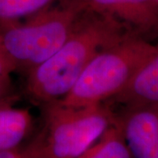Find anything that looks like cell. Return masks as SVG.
Wrapping results in <instances>:
<instances>
[{
  "mask_svg": "<svg viewBox=\"0 0 158 158\" xmlns=\"http://www.w3.org/2000/svg\"><path fill=\"white\" fill-rule=\"evenodd\" d=\"M129 34L134 33L112 18L82 10L60 49L26 74V95L40 106L62 99L99 51Z\"/></svg>",
  "mask_w": 158,
  "mask_h": 158,
  "instance_id": "6da1fadb",
  "label": "cell"
},
{
  "mask_svg": "<svg viewBox=\"0 0 158 158\" xmlns=\"http://www.w3.org/2000/svg\"><path fill=\"white\" fill-rule=\"evenodd\" d=\"M156 49L148 40L129 34L100 50L59 101L69 106L107 102L124 89Z\"/></svg>",
  "mask_w": 158,
  "mask_h": 158,
  "instance_id": "7a4b0ae2",
  "label": "cell"
},
{
  "mask_svg": "<svg viewBox=\"0 0 158 158\" xmlns=\"http://www.w3.org/2000/svg\"><path fill=\"white\" fill-rule=\"evenodd\" d=\"M81 11L66 1L24 22L0 23L2 42L16 71L28 73L56 54L71 34Z\"/></svg>",
  "mask_w": 158,
  "mask_h": 158,
  "instance_id": "3957f363",
  "label": "cell"
},
{
  "mask_svg": "<svg viewBox=\"0 0 158 158\" xmlns=\"http://www.w3.org/2000/svg\"><path fill=\"white\" fill-rule=\"evenodd\" d=\"M43 127L39 133L49 158H77L116 121L108 102L69 106L55 101L41 106Z\"/></svg>",
  "mask_w": 158,
  "mask_h": 158,
  "instance_id": "277c9868",
  "label": "cell"
},
{
  "mask_svg": "<svg viewBox=\"0 0 158 158\" xmlns=\"http://www.w3.org/2000/svg\"><path fill=\"white\" fill-rule=\"evenodd\" d=\"M82 10L112 18L148 40L158 38L156 0H67Z\"/></svg>",
  "mask_w": 158,
  "mask_h": 158,
  "instance_id": "5b68a950",
  "label": "cell"
},
{
  "mask_svg": "<svg viewBox=\"0 0 158 158\" xmlns=\"http://www.w3.org/2000/svg\"><path fill=\"white\" fill-rule=\"evenodd\" d=\"M116 119L133 158H158V105L124 108Z\"/></svg>",
  "mask_w": 158,
  "mask_h": 158,
  "instance_id": "8992f818",
  "label": "cell"
},
{
  "mask_svg": "<svg viewBox=\"0 0 158 158\" xmlns=\"http://www.w3.org/2000/svg\"><path fill=\"white\" fill-rule=\"evenodd\" d=\"M107 102L124 108L158 105V43L152 56L127 86Z\"/></svg>",
  "mask_w": 158,
  "mask_h": 158,
  "instance_id": "52a82bcc",
  "label": "cell"
},
{
  "mask_svg": "<svg viewBox=\"0 0 158 158\" xmlns=\"http://www.w3.org/2000/svg\"><path fill=\"white\" fill-rule=\"evenodd\" d=\"M15 95L0 103V152L22 145L34 127L33 114L27 108L15 106Z\"/></svg>",
  "mask_w": 158,
  "mask_h": 158,
  "instance_id": "ba28073f",
  "label": "cell"
},
{
  "mask_svg": "<svg viewBox=\"0 0 158 158\" xmlns=\"http://www.w3.org/2000/svg\"><path fill=\"white\" fill-rule=\"evenodd\" d=\"M77 158H133L117 119L103 135Z\"/></svg>",
  "mask_w": 158,
  "mask_h": 158,
  "instance_id": "9c48e42d",
  "label": "cell"
},
{
  "mask_svg": "<svg viewBox=\"0 0 158 158\" xmlns=\"http://www.w3.org/2000/svg\"><path fill=\"white\" fill-rule=\"evenodd\" d=\"M55 0H0V23L19 21L49 8Z\"/></svg>",
  "mask_w": 158,
  "mask_h": 158,
  "instance_id": "30bf717a",
  "label": "cell"
},
{
  "mask_svg": "<svg viewBox=\"0 0 158 158\" xmlns=\"http://www.w3.org/2000/svg\"><path fill=\"white\" fill-rule=\"evenodd\" d=\"M0 158H49L44 149L39 135L28 144L0 152Z\"/></svg>",
  "mask_w": 158,
  "mask_h": 158,
  "instance_id": "8fae6325",
  "label": "cell"
},
{
  "mask_svg": "<svg viewBox=\"0 0 158 158\" xmlns=\"http://www.w3.org/2000/svg\"><path fill=\"white\" fill-rule=\"evenodd\" d=\"M14 71H16L15 65L6 53L0 36V76L11 75Z\"/></svg>",
  "mask_w": 158,
  "mask_h": 158,
  "instance_id": "7c38bea8",
  "label": "cell"
},
{
  "mask_svg": "<svg viewBox=\"0 0 158 158\" xmlns=\"http://www.w3.org/2000/svg\"><path fill=\"white\" fill-rule=\"evenodd\" d=\"M16 95L13 91L10 75L0 76V103Z\"/></svg>",
  "mask_w": 158,
  "mask_h": 158,
  "instance_id": "4fadbf2b",
  "label": "cell"
},
{
  "mask_svg": "<svg viewBox=\"0 0 158 158\" xmlns=\"http://www.w3.org/2000/svg\"><path fill=\"white\" fill-rule=\"evenodd\" d=\"M156 1H157V2H158V0H156Z\"/></svg>",
  "mask_w": 158,
  "mask_h": 158,
  "instance_id": "5bb4252c",
  "label": "cell"
}]
</instances>
